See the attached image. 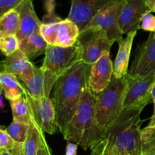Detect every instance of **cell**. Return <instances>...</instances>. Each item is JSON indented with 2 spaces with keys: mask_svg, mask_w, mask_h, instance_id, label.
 <instances>
[{
  "mask_svg": "<svg viewBox=\"0 0 155 155\" xmlns=\"http://www.w3.org/2000/svg\"><path fill=\"white\" fill-rule=\"evenodd\" d=\"M91 66L80 61L57 80L53 87L54 104L59 131L64 133L72 120L85 89L88 86Z\"/></svg>",
  "mask_w": 155,
  "mask_h": 155,
  "instance_id": "6da1fadb",
  "label": "cell"
},
{
  "mask_svg": "<svg viewBox=\"0 0 155 155\" xmlns=\"http://www.w3.org/2000/svg\"><path fill=\"white\" fill-rule=\"evenodd\" d=\"M139 110H123L111 127L101 136L107 138L117 155H142V127Z\"/></svg>",
  "mask_w": 155,
  "mask_h": 155,
  "instance_id": "7a4b0ae2",
  "label": "cell"
},
{
  "mask_svg": "<svg viewBox=\"0 0 155 155\" xmlns=\"http://www.w3.org/2000/svg\"><path fill=\"white\" fill-rule=\"evenodd\" d=\"M95 94L89 85L85 89L72 120L67 127L64 139L80 145L85 151L101 137L95 120Z\"/></svg>",
  "mask_w": 155,
  "mask_h": 155,
  "instance_id": "3957f363",
  "label": "cell"
},
{
  "mask_svg": "<svg viewBox=\"0 0 155 155\" xmlns=\"http://www.w3.org/2000/svg\"><path fill=\"white\" fill-rule=\"evenodd\" d=\"M126 86V76L122 78L113 76L109 86L95 95V120L101 136L111 127L123 110Z\"/></svg>",
  "mask_w": 155,
  "mask_h": 155,
  "instance_id": "277c9868",
  "label": "cell"
},
{
  "mask_svg": "<svg viewBox=\"0 0 155 155\" xmlns=\"http://www.w3.org/2000/svg\"><path fill=\"white\" fill-rule=\"evenodd\" d=\"M80 61L81 54L77 43L68 48L48 45L40 67L45 77V96L49 97L57 80Z\"/></svg>",
  "mask_w": 155,
  "mask_h": 155,
  "instance_id": "5b68a950",
  "label": "cell"
},
{
  "mask_svg": "<svg viewBox=\"0 0 155 155\" xmlns=\"http://www.w3.org/2000/svg\"><path fill=\"white\" fill-rule=\"evenodd\" d=\"M127 86L123 110L142 111L152 100L151 92L155 85V72L145 77L126 75Z\"/></svg>",
  "mask_w": 155,
  "mask_h": 155,
  "instance_id": "8992f818",
  "label": "cell"
},
{
  "mask_svg": "<svg viewBox=\"0 0 155 155\" xmlns=\"http://www.w3.org/2000/svg\"><path fill=\"white\" fill-rule=\"evenodd\" d=\"M77 43L80 47L81 61L89 65L95 64L105 52H110L114 44L105 32L95 27H86L81 30Z\"/></svg>",
  "mask_w": 155,
  "mask_h": 155,
  "instance_id": "52a82bcc",
  "label": "cell"
},
{
  "mask_svg": "<svg viewBox=\"0 0 155 155\" xmlns=\"http://www.w3.org/2000/svg\"><path fill=\"white\" fill-rule=\"evenodd\" d=\"M24 95L27 100L33 122L45 133L55 134L59 130V127L52 100L46 96L33 98L26 90Z\"/></svg>",
  "mask_w": 155,
  "mask_h": 155,
  "instance_id": "ba28073f",
  "label": "cell"
},
{
  "mask_svg": "<svg viewBox=\"0 0 155 155\" xmlns=\"http://www.w3.org/2000/svg\"><path fill=\"white\" fill-rule=\"evenodd\" d=\"M124 5L125 0H118L109 5L98 12L86 27L100 29L107 33L108 39L113 43L117 42L124 35L120 26V18Z\"/></svg>",
  "mask_w": 155,
  "mask_h": 155,
  "instance_id": "9c48e42d",
  "label": "cell"
},
{
  "mask_svg": "<svg viewBox=\"0 0 155 155\" xmlns=\"http://www.w3.org/2000/svg\"><path fill=\"white\" fill-rule=\"evenodd\" d=\"M152 72H155V37L154 33H150L147 40L138 46L128 74L145 77Z\"/></svg>",
  "mask_w": 155,
  "mask_h": 155,
  "instance_id": "30bf717a",
  "label": "cell"
},
{
  "mask_svg": "<svg viewBox=\"0 0 155 155\" xmlns=\"http://www.w3.org/2000/svg\"><path fill=\"white\" fill-rule=\"evenodd\" d=\"M118 0H71L68 19L83 30L98 12Z\"/></svg>",
  "mask_w": 155,
  "mask_h": 155,
  "instance_id": "8fae6325",
  "label": "cell"
},
{
  "mask_svg": "<svg viewBox=\"0 0 155 155\" xmlns=\"http://www.w3.org/2000/svg\"><path fill=\"white\" fill-rule=\"evenodd\" d=\"M114 76V64L110 58V52L107 51L91 66L89 77V89L94 94H98L110 84Z\"/></svg>",
  "mask_w": 155,
  "mask_h": 155,
  "instance_id": "7c38bea8",
  "label": "cell"
},
{
  "mask_svg": "<svg viewBox=\"0 0 155 155\" xmlns=\"http://www.w3.org/2000/svg\"><path fill=\"white\" fill-rule=\"evenodd\" d=\"M150 12L145 0H125L120 18L123 34H128L141 29L143 17Z\"/></svg>",
  "mask_w": 155,
  "mask_h": 155,
  "instance_id": "4fadbf2b",
  "label": "cell"
},
{
  "mask_svg": "<svg viewBox=\"0 0 155 155\" xmlns=\"http://www.w3.org/2000/svg\"><path fill=\"white\" fill-rule=\"evenodd\" d=\"M15 9L20 16V29L17 34L20 41L34 33H40L42 21L36 15L32 0H24Z\"/></svg>",
  "mask_w": 155,
  "mask_h": 155,
  "instance_id": "5bb4252c",
  "label": "cell"
},
{
  "mask_svg": "<svg viewBox=\"0 0 155 155\" xmlns=\"http://www.w3.org/2000/svg\"><path fill=\"white\" fill-rule=\"evenodd\" d=\"M0 66L1 71L16 76L22 83L31 78L35 68L31 61L20 49L12 55L5 57L2 61Z\"/></svg>",
  "mask_w": 155,
  "mask_h": 155,
  "instance_id": "9a60e30c",
  "label": "cell"
},
{
  "mask_svg": "<svg viewBox=\"0 0 155 155\" xmlns=\"http://www.w3.org/2000/svg\"><path fill=\"white\" fill-rule=\"evenodd\" d=\"M137 31L127 34L126 38L121 37L117 40L118 51L114 62V77L122 78L128 74V67L133 41Z\"/></svg>",
  "mask_w": 155,
  "mask_h": 155,
  "instance_id": "2e32d148",
  "label": "cell"
},
{
  "mask_svg": "<svg viewBox=\"0 0 155 155\" xmlns=\"http://www.w3.org/2000/svg\"><path fill=\"white\" fill-rule=\"evenodd\" d=\"M80 30L77 24L66 18L61 21L54 46L68 48L76 45Z\"/></svg>",
  "mask_w": 155,
  "mask_h": 155,
  "instance_id": "e0dca14e",
  "label": "cell"
},
{
  "mask_svg": "<svg viewBox=\"0 0 155 155\" xmlns=\"http://www.w3.org/2000/svg\"><path fill=\"white\" fill-rule=\"evenodd\" d=\"M48 44L40 33H36L20 41V50L30 61L45 54Z\"/></svg>",
  "mask_w": 155,
  "mask_h": 155,
  "instance_id": "ac0fdd59",
  "label": "cell"
},
{
  "mask_svg": "<svg viewBox=\"0 0 155 155\" xmlns=\"http://www.w3.org/2000/svg\"><path fill=\"white\" fill-rule=\"evenodd\" d=\"M0 86L5 98L9 101L18 99L24 95V85L16 76L1 71L0 73Z\"/></svg>",
  "mask_w": 155,
  "mask_h": 155,
  "instance_id": "d6986e66",
  "label": "cell"
},
{
  "mask_svg": "<svg viewBox=\"0 0 155 155\" xmlns=\"http://www.w3.org/2000/svg\"><path fill=\"white\" fill-rule=\"evenodd\" d=\"M44 132L38 127V126L32 121L29 125L27 139L24 145V155H36L39 149L42 139L45 138Z\"/></svg>",
  "mask_w": 155,
  "mask_h": 155,
  "instance_id": "ffe728a7",
  "label": "cell"
},
{
  "mask_svg": "<svg viewBox=\"0 0 155 155\" xmlns=\"http://www.w3.org/2000/svg\"><path fill=\"white\" fill-rule=\"evenodd\" d=\"M26 92L36 98L45 96V77L41 68L35 67L31 78L22 83Z\"/></svg>",
  "mask_w": 155,
  "mask_h": 155,
  "instance_id": "44dd1931",
  "label": "cell"
},
{
  "mask_svg": "<svg viewBox=\"0 0 155 155\" xmlns=\"http://www.w3.org/2000/svg\"><path fill=\"white\" fill-rule=\"evenodd\" d=\"M20 29V16L16 9L0 17V37L17 35Z\"/></svg>",
  "mask_w": 155,
  "mask_h": 155,
  "instance_id": "7402d4cb",
  "label": "cell"
},
{
  "mask_svg": "<svg viewBox=\"0 0 155 155\" xmlns=\"http://www.w3.org/2000/svg\"><path fill=\"white\" fill-rule=\"evenodd\" d=\"M10 105L12 108L13 120L23 123L27 125L31 124L33 120L25 95H23L18 99L11 101Z\"/></svg>",
  "mask_w": 155,
  "mask_h": 155,
  "instance_id": "603a6c76",
  "label": "cell"
},
{
  "mask_svg": "<svg viewBox=\"0 0 155 155\" xmlns=\"http://www.w3.org/2000/svg\"><path fill=\"white\" fill-rule=\"evenodd\" d=\"M0 149L8 151L14 155H21L24 154L23 144L15 142L6 132L5 130H0Z\"/></svg>",
  "mask_w": 155,
  "mask_h": 155,
  "instance_id": "cb8c5ba5",
  "label": "cell"
},
{
  "mask_svg": "<svg viewBox=\"0 0 155 155\" xmlns=\"http://www.w3.org/2000/svg\"><path fill=\"white\" fill-rule=\"evenodd\" d=\"M28 129L29 125L27 124L13 120L5 130L15 142L24 145L27 139Z\"/></svg>",
  "mask_w": 155,
  "mask_h": 155,
  "instance_id": "d4e9b609",
  "label": "cell"
},
{
  "mask_svg": "<svg viewBox=\"0 0 155 155\" xmlns=\"http://www.w3.org/2000/svg\"><path fill=\"white\" fill-rule=\"evenodd\" d=\"M0 49L5 57L18 51L20 49V40L17 35L0 37Z\"/></svg>",
  "mask_w": 155,
  "mask_h": 155,
  "instance_id": "484cf974",
  "label": "cell"
},
{
  "mask_svg": "<svg viewBox=\"0 0 155 155\" xmlns=\"http://www.w3.org/2000/svg\"><path fill=\"white\" fill-rule=\"evenodd\" d=\"M142 154L155 150V126H147L142 130Z\"/></svg>",
  "mask_w": 155,
  "mask_h": 155,
  "instance_id": "4316f807",
  "label": "cell"
},
{
  "mask_svg": "<svg viewBox=\"0 0 155 155\" xmlns=\"http://www.w3.org/2000/svg\"><path fill=\"white\" fill-rule=\"evenodd\" d=\"M141 29L151 33H155V16L148 12L143 17L141 23Z\"/></svg>",
  "mask_w": 155,
  "mask_h": 155,
  "instance_id": "83f0119b",
  "label": "cell"
},
{
  "mask_svg": "<svg viewBox=\"0 0 155 155\" xmlns=\"http://www.w3.org/2000/svg\"><path fill=\"white\" fill-rule=\"evenodd\" d=\"M24 0H0V17L15 9Z\"/></svg>",
  "mask_w": 155,
  "mask_h": 155,
  "instance_id": "f1b7e54d",
  "label": "cell"
},
{
  "mask_svg": "<svg viewBox=\"0 0 155 155\" xmlns=\"http://www.w3.org/2000/svg\"><path fill=\"white\" fill-rule=\"evenodd\" d=\"M36 155H52L45 138L42 139V143H41V145Z\"/></svg>",
  "mask_w": 155,
  "mask_h": 155,
  "instance_id": "f546056e",
  "label": "cell"
},
{
  "mask_svg": "<svg viewBox=\"0 0 155 155\" xmlns=\"http://www.w3.org/2000/svg\"><path fill=\"white\" fill-rule=\"evenodd\" d=\"M77 147L78 145L72 142H67L65 148V155H77Z\"/></svg>",
  "mask_w": 155,
  "mask_h": 155,
  "instance_id": "4dcf8cb0",
  "label": "cell"
},
{
  "mask_svg": "<svg viewBox=\"0 0 155 155\" xmlns=\"http://www.w3.org/2000/svg\"><path fill=\"white\" fill-rule=\"evenodd\" d=\"M151 96H152V101H153V103H154V111H153V114L151 118V120H150L149 124L148 125L149 126V127L155 126V85L152 89V92H151Z\"/></svg>",
  "mask_w": 155,
  "mask_h": 155,
  "instance_id": "1f68e13d",
  "label": "cell"
},
{
  "mask_svg": "<svg viewBox=\"0 0 155 155\" xmlns=\"http://www.w3.org/2000/svg\"><path fill=\"white\" fill-rule=\"evenodd\" d=\"M145 2L150 12H155V0H145Z\"/></svg>",
  "mask_w": 155,
  "mask_h": 155,
  "instance_id": "d6a6232c",
  "label": "cell"
},
{
  "mask_svg": "<svg viewBox=\"0 0 155 155\" xmlns=\"http://www.w3.org/2000/svg\"><path fill=\"white\" fill-rule=\"evenodd\" d=\"M0 155H14L8 151H6L4 149H0Z\"/></svg>",
  "mask_w": 155,
  "mask_h": 155,
  "instance_id": "836d02e7",
  "label": "cell"
},
{
  "mask_svg": "<svg viewBox=\"0 0 155 155\" xmlns=\"http://www.w3.org/2000/svg\"><path fill=\"white\" fill-rule=\"evenodd\" d=\"M142 155H155V150L149 151V152H147L145 154H143Z\"/></svg>",
  "mask_w": 155,
  "mask_h": 155,
  "instance_id": "e575fe53",
  "label": "cell"
},
{
  "mask_svg": "<svg viewBox=\"0 0 155 155\" xmlns=\"http://www.w3.org/2000/svg\"><path fill=\"white\" fill-rule=\"evenodd\" d=\"M154 33V37H155V33Z\"/></svg>",
  "mask_w": 155,
  "mask_h": 155,
  "instance_id": "d590c367",
  "label": "cell"
},
{
  "mask_svg": "<svg viewBox=\"0 0 155 155\" xmlns=\"http://www.w3.org/2000/svg\"><path fill=\"white\" fill-rule=\"evenodd\" d=\"M21 155H24V154H21Z\"/></svg>",
  "mask_w": 155,
  "mask_h": 155,
  "instance_id": "8d00e7d4",
  "label": "cell"
}]
</instances>
